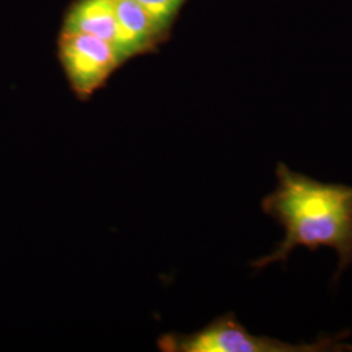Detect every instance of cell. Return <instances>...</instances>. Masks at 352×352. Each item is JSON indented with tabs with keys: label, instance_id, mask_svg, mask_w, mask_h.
Wrapping results in <instances>:
<instances>
[{
	"label": "cell",
	"instance_id": "6da1fadb",
	"mask_svg": "<svg viewBox=\"0 0 352 352\" xmlns=\"http://www.w3.org/2000/svg\"><path fill=\"white\" fill-rule=\"evenodd\" d=\"M276 175L277 187L263 199L261 209L283 227L285 238L252 267L285 265L298 247L311 252L327 247L338 254V279L352 264V186L318 182L283 162H278Z\"/></svg>",
	"mask_w": 352,
	"mask_h": 352
},
{
	"label": "cell",
	"instance_id": "7a4b0ae2",
	"mask_svg": "<svg viewBox=\"0 0 352 352\" xmlns=\"http://www.w3.org/2000/svg\"><path fill=\"white\" fill-rule=\"evenodd\" d=\"M343 336H322L308 343H289L266 336H254L232 314L219 316L190 334L167 333L157 346L164 352H324L352 351Z\"/></svg>",
	"mask_w": 352,
	"mask_h": 352
},
{
	"label": "cell",
	"instance_id": "3957f363",
	"mask_svg": "<svg viewBox=\"0 0 352 352\" xmlns=\"http://www.w3.org/2000/svg\"><path fill=\"white\" fill-rule=\"evenodd\" d=\"M58 58L69 87L81 101L104 87L124 64L113 46L101 38L67 32L58 39Z\"/></svg>",
	"mask_w": 352,
	"mask_h": 352
},
{
	"label": "cell",
	"instance_id": "277c9868",
	"mask_svg": "<svg viewBox=\"0 0 352 352\" xmlns=\"http://www.w3.org/2000/svg\"><path fill=\"white\" fill-rule=\"evenodd\" d=\"M62 32L101 38L113 46L126 63L113 0H76L65 13Z\"/></svg>",
	"mask_w": 352,
	"mask_h": 352
},
{
	"label": "cell",
	"instance_id": "5b68a950",
	"mask_svg": "<svg viewBox=\"0 0 352 352\" xmlns=\"http://www.w3.org/2000/svg\"><path fill=\"white\" fill-rule=\"evenodd\" d=\"M113 8L122 33L126 62L155 50L167 38V34L136 0H113Z\"/></svg>",
	"mask_w": 352,
	"mask_h": 352
},
{
	"label": "cell",
	"instance_id": "8992f818",
	"mask_svg": "<svg viewBox=\"0 0 352 352\" xmlns=\"http://www.w3.org/2000/svg\"><path fill=\"white\" fill-rule=\"evenodd\" d=\"M140 6L151 14L157 25L168 36L176 16L180 12L186 0H136Z\"/></svg>",
	"mask_w": 352,
	"mask_h": 352
}]
</instances>
